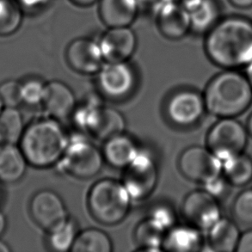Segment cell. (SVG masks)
<instances>
[{
  "instance_id": "20",
  "label": "cell",
  "mask_w": 252,
  "mask_h": 252,
  "mask_svg": "<svg viewBox=\"0 0 252 252\" xmlns=\"http://www.w3.org/2000/svg\"><path fill=\"white\" fill-rule=\"evenodd\" d=\"M140 151L134 140L124 133L106 140L103 157L110 165L116 168H126L137 157Z\"/></svg>"
},
{
  "instance_id": "24",
  "label": "cell",
  "mask_w": 252,
  "mask_h": 252,
  "mask_svg": "<svg viewBox=\"0 0 252 252\" xmlns=\"http://www.w3.org/2000/svg\"><path fill=\"white\" fill-rule=\"evenodd\" d=\"M191 31L206 34L221 18V9L217 0H204L201 5L189 12Z\"/></svg>"
},
{
  "instance_id": "15",
  "label": "cell",
  "mask_w": 252,
  "mask_h": 252,
  "mask_svg": "<svg viewBox=\"0 0 252 252\" xmlns=\"http://www.w3.org/2000/svg\"><path fill=\"white\" fill-rule=\"evenodd\" d=\"M105 62H126L136 50V34L130 27L109 28L99 39Z\"/></svg>"
},
{
  "instance_id": "2",
  "label": "cell",
  "mask_w": 252,
  "mask_h": 252,
  "mask_svg": "<svg viewBox=\"0 0 252 252\" xmlns=\"http://www.w3.org/2000/svg\"><path fill=\"white\" fill-rule=\"evenodd\" d=\"M206 109L219 118H235L252 103V87L246 74L225 69L208 83L204 93Z\"/></svg>"
},
{
  "instance_id": "34",
  "label": "cell",
  "mask_w": 252,
  "mask_h": 252,
  "mask_svg": "<svg viewBox=\"0 0 252 252\" xmlns=\"http://www.w3.org/2000/svg\"><path fill=\"white\" fill-rule=\"evenodd\" d=\"M149 216L159 222L168 231L173 226L175 222V215L172 209L164 205L154 208Z\"/></svg>"
},
{
  "instance_id": "10",
  "label": "cell",
  "mask_w": 252,
  "mask_h": 252,
  "mask_svg": "<svg viewBox=\"0 0 252 252\" xmlns=\"http://www.w3.org/2000/svg\"><path fill=\"white\" fill-rule=\"evenodd\" d=\"M30 210L35 223L48 232L58 230L70 220L62 198L48 189L34 194L31 199Z\"/></svg>"
},
{
  "instance_id": "36",
  "label": "cell",
  "mask_w": 252,
  "mask_h": 252,
  "mask_svg": "<svg viewBox=\"0 0 252 252\" xmlns=\"http://www.w3.org/2000/svg\"><path fill=\"white\" fill-rule=\"evenodd\" d=\"M22 9L29 11L39 10L48 3V0H16Z\"/></svg>"
},
{
  "instance_id": "8",
  "label": "cell",
  "mask_w": 252,
  "mask_h": 252,
  "mask_svg": "<svg viewBox=\"0 0 252 252\" xmlns=\"http://www.w3.org/2000/svg\"><path fill=\"white\" fill-rule=\"evenodd\" d=\"M179 168L188 179L206 184L222 175L223 162L208 147H189L179 158Z\"/></svg>"
},
{
  "instance_id": "13",
  "label": "cell",
  "mask_w": 252,
  "mask_h": 252,
  "mask_svg": "<svg viewBox=\"0 0 252 252\" xmlns=\"http://www.w3.org/2000/svg\"><path fill=\"white\" fill-rule=\"evenodd\" d=\"M206 110L204 96L191 90H184L174 94L167 103L169 118L181 126H192L197 123Z\"/></svg>"
},
{
  "instance_id": "22",
  "label": "cell",
  "mask_w": 252,
  "mask_h": 252,
  "mask_svg": "<svg viewBox=\"0 0 252 252\" xmlns=\"http://www.w3.org/2000/svg\"><path fill=\"white\" fill-rule=\"evenodd\" d=\"M201 230L193 225L171 227L167 232L163 250L170 252H198L202 247Z\"/></svg>"
},
{
  "instance_id": "3",
  "label": "cell",
  "mask_w": 252,
  "mask_h": 252,
  "mask_svg": "<svg viewBox=\"0 0 252 252\" xmlns=\"http://www.w3.org/2000/svg\"><path fill=\"white\" fill-rule=\"evenodd\" d=\"M19 147L28 163L46 168L61 160L69 143L65 130L56 120H37L24 129Z\"/></svg>"
},
{
  "instance_id": "46",
  "label": "cell",
  "mask_w": 252,
  "mask_h": 252,
  "mask_svg": "<svg viewBox=\"0 0 252 252\" xmlns=\"http://www.w3.org/2000/svg\"><path fill=\"white\" fill-rule=\"evenodd\" d=\"M3 143H4V142H3V137H2L1 133H0V145Z\"/></svg>"
},
{
  "instance_id": "42",
  "label": "cell",
  "mask_w": 252,
  "mask_h": 252,
  "mask_svg": "<svg viewBox=\"0 0 252 252\" xmlns=\"http://www.w3.org/2000/svg\"><path fill=\"white\" fill-rule=\"evenodd\" d=\"M246 76L252 87V62L246 67Z\"/></svg>"
},
{
  "instance_id": "1",
  "label": "cell",
  "mask_w": 252,
  "mask_h": 252,
  "mask_svg": "<svg viewBox=\"0 0 252 252\" xmlns=\"http://www.w3.org/2000/svg\"><path fill=\"white\" fill-rule=\"evenodd\" d=\"M204 49L221 68H246L252 62V18L238 14L222 17L205 34Z\"/></svg>"
},
{
  "instance_id": "44",
  "label": "cell",
  "mask_w": 252,
  "mask_h": 252,
  "mask_svg": "<svg viewBox=\"0 0 252 252\" xmlns=\"http://www.w3.org/2000/svg\"><path fill=\"white\" fill-rule=\"evenodd\" d=\"M10 248L6 243L3 242L0 239V252H10Z\"/></svg>"
},
{
  "instance_id": "5",
  "label": "cell",
  "mask_w": 252,
  "mask_h": 252,
  "mask_svg": "<svg viewBox=\"0 0 252 252\" xmlns=\"http://www.w3.org/2000/svg\"><path fill=\"white\" fill-rule=\"evenodd\" d=\"M77 125L97 140H108L123 133L126 122L123 115L115 109L98 103H88L76 111Z\"/></svg>"
},
{
  "instance_id": "9",
  "label": "cell",
  "mask_w": 252,
  "mask_h": 252,
  "mask_svg": "<svg viewBox=\"0 0 252 252\" xmlns=\"http://www.w3.org/2000/svg\"><path fill=\"white\" fill-rule=\"evenodd\" d=\"M123 184L134 200L148 197L158 182L157 164L154 158L140 152L133 162L125 168Z\"/></svg>"
},
{
  "instance_id": "38",
  "label": "cell",
  "mask_w": 252,
  "mask_h": 252,
  "mask_svg": "<svg viewBox=\"0 0 252 252\" xmlns=\"http://www.w3.org/2000/svg\"><path fill=\"white\" fill-rule=\"evenodd\" d=\"M228 3L239 10H248L252 8V0H227Z\"/></svg>"
},
{
  "instance_id": "41",
  "label": "cell",
  "mask_w": 252,
  "mask_h": 252,
  "mask_svg": "<svg viewBox=\"0 0 252 252\" xmlns=\"http://www.w3.org/2000/svg\"><path fill=\"white\" fill-rule=\"evenodd\" d=\"M140 4H144V5H150V6H157L159 3H161L162 0H138Z\"/></svg>"
},
{
  "instance_id": "39",
  "label": "cell",
  "mask_w": 252,
  "mask_h": 252,
  "mask_svg": "<svg viewBox=\"0 0 252 252\" xmlns=\"http://www.w3.org/2000/svg\"><path fill=\"white\" fill-rule=\"evenodd\" d=\"M72 3L79 7L92 6L95 3L99 2V0H71Z\"/></svg>"
},
{
  "instance_id": "31",
  "label": "cell",
  "mask_w": 252,
  "mask_h": 252,
  "mask_svg": "<svg viewBox=\"0 0 252 252\" xmlns=\"http://www.w3.org/2000/svg\"><path fill=\"white\" fill-rule=\"evenodd\" d=\"M0 100L3 107L17 108L23 103L22 83L17 80H6L0 84Z\"/></svg>"
},
{
  "instance_id": "6",
  "label": "cell",
  "mask_w": 252,
  "mask_h": 252,
  "mask_svg": "<svg viewBox=\"0 0 252 252\" xmlns=\"http://www.w3.org/2000/svg\"><path fill=\"white\" fill-rule=\"evenodd\" d=\"M246 126L235 118H220L207 135V147L222 162L243 154L248 143Z\"/></svg>"
},
{
  "instance_id": "28",
  "label": "cell",
  "mask_w": 252,
  "mask_h": 252,
  "mask_svg": "<svg viewBox=\"0 0 252 252\" xmlns=\"http://www.w3.org/2000/svg\"><path fill=\"white\" fill-rule=\"evenodd\" d=\"M24 19V10L16 0H0V37L15 34Z\"/></svg>"
},
{
  "instance_id": "29",
  "label": "cell",
  "mask_w": 252,
  "mask_h": 252,
  "mask_svg": "<svg viewBox=\"0 0 252 252\" xmlns=\"http://www.w3.org/2000/svg\"><path fill=\"white\" fill-rule=\"evenodd\" d=\"M77 236L78 232L75 223L69 220L67 223L61 228L49 232L48 244L55 252H69L72 250Z\"/></svg>"
},
{
  "instance_id": "27",
  "label": "cell",
  "mask_w": 252,
  "mask_h": 252,
  "mask_svg": "<svg viewBox=\"0 0 252 252\" xmlns=\"http://www.w3.org/2000/svg\"><path fill=\"white\" fill-rule=\"evenodd\" d=\"M24 129L23 116L17 108L3 107L0 113V133L3 142L18 143Z\"/></svg>"
},
{
  "instance_id": "23",
  "label": "cell",
  "mask_w": 252,
  "mask_h": 252,
  "mask_svg": "<svg viewBox=\"0 0 252 252\" xmlns=\"http://www.w3.org/2000/svg\"><path fill=\"white\" fill-rule=\"evenodd\" d=\"M168 230L159 222L151 216L140 222L135 230V240L140 246V251L158 252L162 251L164 238Z\"/></svg>"
},
{
  "instance_id": "33",
  "label": "cell",
  "mask_w": 252,
  "mask_h": 252,
  "mask_svg": "<svg viewBox=\"0 0 252 252\" xmlns=\"http://www.w3.org/2000/svg\"><path fill=\"white\" fill-rule=\"evenodd\" d=\"M230 186L231 184L222 174L220 177L205 184V189L219 200L226 196L230 191Z\"/></svg>"
},
{
  "instance_id": "12",
  "label": "cell",
  "mask_w": 252,
  "mask_h": 252,
  "mask_svg": "<svg viewBox=\"0 0 252 252\" xmlns=\"http://www.w3.org/2000/svg\"><path fill=\"white\" fill-rule=\"evenodd\" d=\"M136 84V75L126 62H106L98 72V85L104 95L121 99L129 95Z\"/></svg>"
},
{
  "instance_id": "25",
  "label": "cell",
  "mask_w": 252,
  "mask_h": 252,
  "mask_svg": "<svg viewBox=\"0 0 252 252\" xmlns=\"http://www.w3.org/2000/svg\"><path fill=\"white\" fill-rule=\"evenodd\" d=\"M222 174L231 185L242 187L252 181V158L243 153L223 162Z\"/></svg>"
},
{
  "instance_id": "4",
  "label": "cell",
  "mask_w": 252,
  "mask_h": 252,
  "mask_svg": "<svg viewBox=\"0 0 252 252\" xmlns=\"http://www.w3.org/2000/svg\"><path fill=\"white\" fill-rule=\"evenodd\" d=\"M131 199L124 184L112 179H102L90 191L89 208L97 221L104 225H116L128 214Z\"/></svg>"
},
{
  "instance_id": "7",
  "label": "cell",
  "mask_w": 252,
  "mask_h": 252,
  "mask_svg": "<svg viewBox=\"0 0 252 252\" xmlns=\"http://www.w3.org/2000/svg\"><path fill=\"white\" fill-rule=\"evenodd\" d=\"M103 154L94 144L80 137L69 140L61 160L62 170L72 177L87 179L100 172L103 164Z\"/></svg>"
},
{
  "instance_id": "14",
  "label": "cell",
  "mask_w": 252,
  "mask_h": 252,
  "mask_svg": "<svg viewBox=\"0 0 252 252\" xmlns=\"http://www.w3.org/2000/svg\"><path fill=\"white\" fill-rule=\"evenodd\" d=\"M65 57L69 65L83 74L98 72L105 62L98 41L88 37L73 40L66 48Z\"/></svg>"
},
{
  "instance_id": "17",
  "label": "cell",
  "mask_w": 252,
  "mask_h": 252,
  "mask_svg": "<svg viewBox=\"0 0 252 252\" xmlns=\"http://www.w3.org/2000/svg\"><path fill=\"white\" fill-rule=\"evenodd\" d=\"M46 112L55 120L67 118L76 109V98L68 85L61 81H52L45 86L42 101Z\"/></svg>"
},
{
  "instance_id": "19",
  "label": "cell",
  "mask_w": 252,
  "mask_h": 252,
  "mask_svg": "<svg viewBox=\"0 0 252 252\" xmlns=\"http://www.w3.org/2000/svg\"><path fill=\"white\" fill-rule=\"evenodd\" d=\"M28 163L17 144L0 145V183L12 184L20 181L27 170Z\"/></svg>"
},
{
  "instance_id": "35",
  "label": "cell",
  "mask_w": 252,
  "mask_h": 252,
  "mask_svg": "<svg viewBox=\"0 0 252 252\" xmlns=\"http://www.w3.org/2000/svg\"><path fill=\"white\" fill-rule=\"evenodd\" d=\"M236 252H252V229L241 234Z\"/></svg>"
},
{
  "instance_id": "26",
  "label": "cell",
  "mask_w": 252,
  "mask_h": 252,
  "mask_svg": "<svg viewBox=\"0 0 252 252\" xmlns=\"http://www.w3.org/2000/svg\"><path fill=\"white\" fill-rule=\"evenodd\" d=\"M112 242L107 233L99 229L85 230L76 238L72 252H110Z\"/></svg>"
},
{
  "instance_id": "21",
  "label": "cell",
  "mask_w": 252,
  "mask_h": 252,
  "mask_svg": "<svg viewBox=\"0 0 252 252\" xmlns=\"http://www.w3.org/2000/svg\"><path fill=\"white\" fill-rule=\"evenodd\" d=\"M208 231V242L212 249L217 252H236L241 233L232 220L221 217Z\"/></svg>"
},
{
  "instance_id": "37",
  "label": "cell",
  "mask_w": 252,
  "mask_h": 252,
  "mask_svg": "<svg viewBox=\"0 0 252 252\" xmlns=\"http://www.w3.org/2000/svg\"><path fill=\"white\" fill-rule=\"evenodd\" d=\"M204 0H177V3H180L181 5L184 7V9H186L189 12L195 10L199 5H201V3Z\"/></svg>"
},
{
  "instance_id": "16",
  "label": "cell",
  "mask_w": 252,
  "mask_h": 252,
  "mask_svg": "<svg viewBox=\"0 0 252 252\" xmlns=\"http://www.w3.org/2000/svg\"><path fill=\"white\" fill-rule=\"evenodd\" d=\"M155 10L158 29L164 37L177 41L191 32L190 14L177 1L161 3Z\"/></svg>"
},
{
  "instance_id": "40",
  "label": "cell",
  "mask_w": 252,
  "mask_h": 252,
  "mask_svg": "<svg viewBox=\"0 0 252 252\" xmlns=\"http://www.w3.org/2000/svg\"><path fill=\"white\" fill-rule=\"evenodd\" d=\"M7 226L6 217L4 216L3 213L0 211V237L3 235V232L5 231Z\"/></svg>"
},
{
  "instance_id": "32",
  "label": "cell",
  "mask_w": 252,
  "mask_h": 252,
  "mask_svg": "<svg viewBox=\"0 0 252 252\" xmlns=\"http://www.w3.org/2000/svg\"><path fill=\"white\" fill-rule=\"evenodd\" d=\"M45 86L46 85L38 79H30L22 83L23 102L30 106H36L42 103Z\"/></svg>"
},
{
  "instance_id": "45",
  "label": "cell",
  "mask_w": 252,
  "mask_h": 252,
  "mask_svg": "<svg viewBox=\"0 0 252 252\" xmlns=\"http://www.w3.org/2000/svg\"><path fill=\"white\" fill-rule=\"evenodd\" d=\"M3 109V103H2V102H1V100H0V113H1V111H2V109Z\"/></svg>"
},
{
  "instance_id": "11",
  "label": "cell",
  "mask_w": 252,
  "mask_h": 252,
  "mask_svg": "<svg viewBox=\"0 0 252 252\" xmlns=\"http://www.w3.org/2000/svg\"><path fill=\"white\" fill-rule=\"evenodd\" d=\"M182 212L189 224L208 231L221 218L219 200L206 190H195L184 199Z\"/></svg>"
},
{
  "instance_id": "30",
  "label": "cell",
  "mask_w": 252,
  "mask_h": 252,
  "mask_svg": "<svg viewBox=\"0 0 252 252\" xmlns=\"http://www.w3.org/2000/svg\"><path fill=\"white\" fill-rule=\"evenodd\" d=\"M232 215L244 225L252 224V189L239 193L232 205Z\"/></svg>"
},
{
  "instance_id": "18",
  "label": "cell",
  "mask_w": 252,
  "mask_h": 252,
  "mask_svg": "<svg viewBox=\"0 0 252 252\" xmlns=\"http://www.w3.org/2000/svg\"><path fill=\"white\" fill-rule=\"evenodd\" d=\"M138 0H99V16L108 28L130 27L140 12Z\"/></svg>"
},
{
  "instance_id": "43",
  "label": "cell",
  "mask_w": 252,
  "mask_h": 252,
  "mask_svg": "<svg viewBox=\"0 0 252 252\" xmlns=\"http://www.w3.org/2000/svg\"><path fill=\"white\" fill-rule=\"evenodd\" d=\"M246 128H247V131H248V133H249V135L252 137V113L250 115L249 118H248V121H247V124H246Z\"/></svg>"
}]
</instances>
